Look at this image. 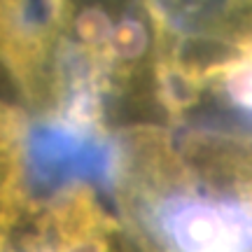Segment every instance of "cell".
<instances>
[{
  "mask_svg": "<svg viewBox=\"0 0 252 252\" xmlns=\"http://www.w3.org/2000/svg\"><path fill=\"white\" fill-rule=\"evenodd\" d=\"M203 82L206 91L252 115V31L226 40L220 54L206 63Z\"/></svg>",
  "mask_w": 252,
  "mask_h": 252,
  "instance_id": "obj_2",
  "label": "cell"
},
{
  "mask_svg": "<svg viewBox=\"0 0 252 252\" xmlns=\"http://www.w3.org/2000/svg\"><path fill=\"white\" fill-rule=\"evenodd\" d=\"M110 171L140 252H252V138L128 126Z\"/></svg>",
  "mask_w": 252,
  "mask_h": 252,
  "instance_id": "obj_1",
  "label": "cell"
}]
</instances>
